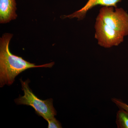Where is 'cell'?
Returning a JSON list of instances; mask_svg holds the SVG:
<instances>
[{
    "instance_id": "3957f363",
    "label": "cell",
    "mask_w": 128,
    "mask_h": 128,
    "mask_svg": "<svg viewBox=\"0 0 128 128\" xmlns=\"http://www.w3.org/2000/svg\"><path fill=\"white\" fill-rule=\"evenodd\" d=\"M97 18L124 36L128 35V13L122 8L102 6Z\"/></svg>"
},
{
    "instance_id": "ba28073f",
    "label": "cell",
    "mask_w": 128,
    "mask_h": 128,
    "mask_svg": "<svg viewBox=\"0 0 128 128\" xmlns=\"http://www.w3.org/2000/svg\"><path fill=\"white\" fill-rule=\"evenodd\" d=\"M47 121L48 122V128H62L61 124L54 117L48 120Z\"/></svg>"
},
{
    "instance_id": "5b68a950",
    "label": "cell",
    "mask_w": 128,
    "mask_h": 128,
    "mask_svg": "<svg viewBox=\"0 0 128 128\" xmlns=\"http://www.w3.org/2000/svg\"><path fill=\"white\" fill-rule=\"evenodd\" d=\"M122 0H88L86 4L82 9L68 16H62L63 18H76L78 20H81L85 18L89 10L94 6L100 5L103 6H113L117 7L118 3Z\"/></svg>"
},
{
    "instance_id": "277c9868",
    "label": "cell",
    "mask_w": 128,
    "mask_h": 128,
    "mask_svg": "<svg viewBox=\"0 0 128 128\" xmlns=\"http://www.w3.org/2000/svg\"><path fill=\"white\" fill-rule=\"evenodd\" d=\"M95 38L101 47L108 48L122 43L125 36L105 24L96 17L95 25Z\"/></svg>"
},
{
    "instance_id": "7a4b0ae2",
    "label": "cell",
    "mask_w": 128,
    "mask_h": 128,
    "mask_svg": "<svg viewBox=\"0 0 128 128\" xmlns=\"http://www.w3.org/2000/svg\"><path fill=\"white\" fill-rule=\"evenodd\" d=\"M20 80L24 95L15 99L16 104L30 106L35 110L36 114L47 121L54 118L57 114V112L53 106V99L49 98L44 100L38 98L28 86L29 80L24 82L21 79Z\"/></svg>"
},
{
    "instance_id": "6da1fadb",
    "label": "cell",
    "mask_w": 128,
    "mask_h": 128,
    "mask_svg": "<svg viewBox=\"0 0 128 128\" xmlns=\"http://www.w3.org/2000/svg\"><path fill=\"white\" fill-rule=\"evenodd\" d=\"M13 34L6 33L0 39V86L13 84L16 76L28 69L38 67L51 68L54 62L42 65L34 64L24 60L22 57L12 54L9 49L10 40Z\"/></svg>"
},
{
    "instance_id": "8992f818",
    "label": "cell",
    "mask_w": 128,
    "mask_h": 128,
    "mask_svg": "<svg viewBox=\"0 0 128 128\" xmlns=\"http://www.w3.org/2000/svg\"><path fill=\"white\" fill-rule=\"evenodd\" d=\"M16 0H0V23L6 24L16 18Z\"/></svg>"
},
{
    "instance_id": "52a82bcc",
    "label": "cell",
    "mask_w": 128,
    "mask_h": 128,
    "mask_svg": "<svg viewBox=\"0 0 128 128\" xmlns=\"http://www.w3.org/2000/svg\"><path fill=\"white\" fill-rule=\"evenodd\" d=\"M116 123L118 128H128V112L119 108L116 114Z\"/></svg>"
},
{
    "instance_id": "9c48e42d",
    "label": "cell",
    "mask_w": 128,
    "mask_h": 128,
    "mask_svg": "<svg viewBox=\"0 0 128 128\" xmlns=\"http://www.w3.org/2000/svg\"><path fill=\"white\" fill-rule=\"evenodd\" d=\"M112 102L115 104L119 108H122L128 112V105L120 99L117 98H112Z\"/></svg>"
}]
</instances>
